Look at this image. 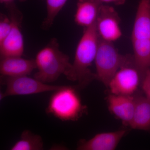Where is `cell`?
<instances>
[{
    "instance_id": "8992f818",
    "label": "cell",
    "mask_w": 150,
    "mask_h": 150,
    "mask_svg": "<svg viewBox=\"0 0 150 150\" xmlns=\"http://www.w3.org/2000/svg\"><path fill=\"white\" fill-rule=\"evenodd\" d=\"M143 76L137 69L134 57L117 71L108 87L110 93L121 95H134L142 83Z\"/></svg>"
},
{
    "instance_id": "e0dca14e",
    "label": "cell",
    "mask_w": 150,
    "mask_h": 150,
    "mask_svg": "<svg viewBox=\"0 0 150 150\" xmlns=\"http://www.w3.org/2000/svg\"><path fill=\"white\" fill-rule=\"evenodd\" d=\"M0 16V43L8 35L11 29L12 23L9 16L1 13Z\"/></svg>"
},
{
    "instance_id": "5b68a950",
    "label": "cell",
    "mask_w": 150,
    "mask_h": 150,
    "mask_svg": "<svg viewBox=\"0 0 150 150\" xmlns=\"http://www.w3.org/2000/svg\"><path fill=\"white\" fill-rule=\"evenodd\" d=\"M133 55H121L112 42L100 39L95 59L96 79L108 87L111 79L122 66L129 62Z\"/></svg>"
},
{
    "instance_id": "7a4b0ae2",
    "label": "cell",
    "mask_w": 150,
    "mask_h": 150,
    "mask_svg": "<svg viewBox=\"0 0 150 150\" xmlns=\"http://www.w3.org/2000/svg\"><path fill=\"white\" fill-rule=\"evenodd\" d=\"M134 62L144 77L150 68V0H140L131 34Z\"/></svg>"
},
{
    "instance_id": "2e32d148",
    "label": "cell",
    "mask_w": 150,
    "mask_h": 150,
    "mask_svg": "<svg viewBox=\"0 0 150 150\" xmlns=\"http://www.w3.org/2000/svg\"><path fill=\"white\" fill-rule=\"evenodd\" d=\"M47 15L42 24L44 30L49 29L54 23L56 17L64 7L68 0H45Z\"/></svg>"
},
{
    "instance_id": "5bb4252c",
    "label": "cell",
    "mask_w": 150,
    "mask_h": 150,
    "mask_svg": "<svg viewBox=\"0 0 150 150\" xmlns=\"http://www.w3.org/2000/svg\"><path fill=\"white\" fill-rule=\"evenodd\" d=\"M134 115L129 127L150 133V100L146 96L137 94Z\"/></svg>"
},
{
    "instance_id": "52a82bcc",
    "label": "cell",
    "mask_w": 150,
    "mask_h": 150,
    "mask_svg": "<svg viewBox=\"0 0 150 150\" xmlns=\"http://www.w3.org/2000/svg\"><path fill=\"white\" fill-rule=\"evenodd\" d=\"M6 6L9 12L12 26L8 35L0 43L1 58L22 56L24 50V40L21 30L22 14L14 3Z\"/></svg>"
},
{
    "instance_id": "3957f363",
    "label": "cell",
    "mask_w": 150,
    "mask_h": 150,
    "mask_svg": "<svg viewBox=\"0 0 150 150\" xmlns=\"http://www.w3.org/2000/svg\"><path fill=\"white\" fill-rule=\"evenodd\" d=\"M34 60L38 71L34 78L44 83L53 82L62 74L66 76L71 68L69 57L61 51L55 38L38 53Z\"/></svg>"
},
{
    "instance_id": "9a60e30c",
    "label": "cell",
    "mask_w": 150,
    "mask_h": 150,
    "mask_svg": "<svg viewBox=\"0 0 150 150\" xmlns=\"http://www.w3.org/2000/svg\"><path fill=\"white\" fill-rule=\"evenodd\" d=\"M43 149L42 138L29 130L22 133L20 139L11 148V150H41Z\"/></svg>"
},
{
    "instance_id": "9c48e42d",
    "label": "cell",
    "mask_w": 150,
    "mask_h": 150,
    "mask_svg": "<svg viewBox=\"0 0 150 150\" xmlns=\"http://www.w3.org/2000/svg\"><path fill=\"white\" fill-rule=\"evenodd\" d=\"M120 21L115 9L111 6L103 5L96 22L100 38L111 42L118 40L122 35Z\"/></svg>"
},
{
    "instance_id": "30bf717a",
    "label": "cell",
    "mask_w": 150,
    "mask_h": 150,
    "mask_svg": "<svg viewBox=\"0 0 150 150\" xmlns=\"http://www.w3.org/2000/svg\"><path fill=\"white\" fill-rule=\"evenodd\" d=\"M109 111L120 119L125 126L131 124L134 110L136 100L134 95H121L110 93L107 97Z\"/></svg>"
},
{
    "instance_id": "4fadbf2b",
    "label": "cell",
    "mask_w": 150,
    "mask_h": 150,
    "mask_svg": "<svg viewBox=\"0 0 150 150\" xmlns=\"http://www.w3.org/2000/svg\"><path fill=\"white\" fill-rule=\"evenodd\" d=\"M103 5L99 0H78L75 23L84 28L93 25L96 22Z\"/></svg>"
},
{
    "instance_id": "d6986e66",
    "label": "cell",
    "mask_w": 150,
    "mask_h": 150,
    "mask_svg": "<svg viewBox=\"0 0 150 150\" xmlns=\"http://www.w3.org/2000/svg\"><path fill=\"white\" fill-rule=\"evenodd\" d=\"M103 3H110L114 4L115 5H121L126 2V0H99Z\"/></svg>"
},
{
    "instance_id": "8fae6325",
    "label": "cell",
    "mask_w": 150,
    "mask_h": 150,
    "mask_svg": "<svg viewBox=\"0 0 150 150\" xmlns=\"http://www.w3.org/2000/svg\"><path fill=\"white\" fill-rule=\"evenodd\" d=\"M127 130L121 129L112 132L99 133L88 140H81L77 149L79 150H115Z\"/></svg>"
},
{
    "instance_id": "6da1fadb",
    "label": "cell",
    "mask_w": 150,
    "mask_h": 150,
    "mask_svg": "<svg viewBox=\"0 0 150 150\" xmlns=\"http://www.w3.org/2000/svg\"><path fill=\"white\" fill-rule=\"evenodd\" d=\"M99 41L96 23L84 28L76 48L71 68L66 76L69 80L77 81L78 88L85 87L96 79V74L92 72L90 67L95 61Z\"/></svg>"
},
{
    "instance_id": "ac0fdd59",
    "label": "cell",
    "mask_w": 150,
    "mask_h": 150,
    "mask_svg": "<svg viewBox=\"0 0 150 150\" xmlns=\"http://www.w3.org/2000/svg\"><path fill=\"white\" fill-rule=\"evenodd\" d=\"M142 86L146 96L150 100V68L146 72L143 77Z\"/></svg>"
},
{
    "instance_id": "277c9868",
    "label": "cell",
    "mask_w": 150,
    "mask_h": 150,
    "mask_svg": "<svg viewBox=\"0 0 150 150\" xmlns=\"http://www.w3.org/2000/svg\"><path fill=\"white\" fill-rule=\"evenodd\" d=\"M76 87L63 86L49 99L46 112L62 121H77L87 112Z\"/></svg>"
},
{
    "instance_id": "7c38bea8",
    "label": "cell",
    "mask_w": 150,
    "mask_h": 150,
    "mask_svg": "<svg viewBox=\"0 0 150 150\" xmlns=\"http://www.w3.org/2000/svg\"><path fill=\"white\" fill-rule=\"evenodd\" d=\"M1 58L0 73L2 76L16 77L28 76L37 69L33 59H25L21 56Z\"/></svg>"
},
{
    "instance_id": "ffe728a7",
    "label": "cell",
    "mask_w": 150,
    "mask_h": 150,
    "mask_svg": "<svg viewBox=\"0 0 150 150\" xmlns=\"http://www.w3.org/2000/svg\"><path fill=\"white\" fill-rule=\"evenodd\" d=\"M15 1L16 0H0V2L1 4H4L5 5H6L9 4L14 3ZM18 1L21 2H24L26 1V0H18Z\"/></svg>"
},
{
    "instance_id": "ba28073f",
    "label": "cell",
    "mask_w": 150,
    "mask_h": 150,
    "mask_svg": "<svg viewBox=\"0 0 150 150\" xmlns=\"http://www.w3.org/2000/svg\"><path fill=\"white\" fill-rule=\"evenodd\" d=\"M4 77L6 78L5 83L6 88L5 92L1 93V100L11 96L29 95L54 91L61 88L63 86L48 85L35 78L29 77L28 76Z\"/></svg>"
}]
</instances>
